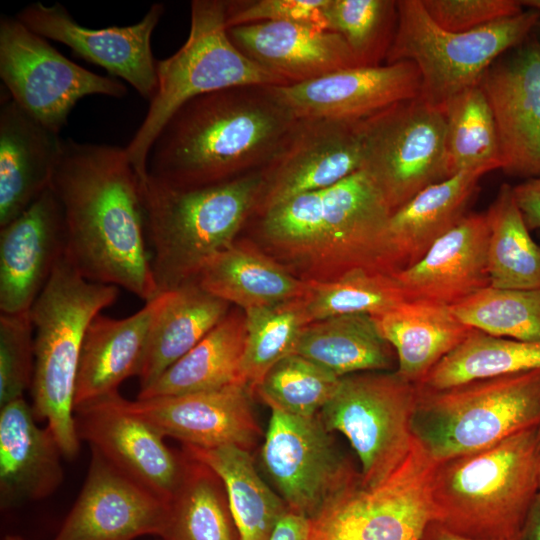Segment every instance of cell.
<instances>
[{
    "instance_id": "cell-1",
    "label": "cell",
    "mask_w": 540,
    "mask_h": 540,
    "mask_svg": "<svg viewBox=\"0 0 540 540\" xmlns=\"http://www.w3.org/2000/svg\"><path fill=\"white\" fill-rule=\"evenodd\" d=\"M50 187L63 208L65 254L81 275L156 298L140 179L125 148L64 139Z\"/></svg>"
},
{
    "instance_id": "cell-2",
    "label": "cell",
    "mask_w": 540,
    "mask_h": 540,
    "mask_svg": "<svg viewBox=\"0 0 540 540\" xmlns=\"http://www.w3.org/2000/svg\"><path fill=\"white\" fill-rule=\"evenodd\" d=\"M296 120L273 86L200 95L183 104L161 129L148 155L147 176L192 189L261 170Z\"/></svg>"
},
{
    "instance_id": "cell-3",
    "label": "cell",
    "mask_w": 540,
    "mask_h": 540,
    "mask_svg": "<svg viewBox=\"0 0 540 540\" xmlns=\"http://www.w3.org/2000/svg\"><path fill=\"white\" fill-rule=\"evenodd\" d=\"M391 211L363 171L287 199L258 215L262 239L303 280L331 281L356 270L392 274ZM393 275V274H392Z\"/></svg>"
},
{
    "instance_id": "cell-4",
    "label": "cell",
    "mask_w": 540,
    "mask_h": 540,
    "mask_svg": "<svg viewBox=\"0 0 540 540\" xmlns=\"http://www.w3.org/2000/svg\"><path fill=\"white\" fill-rule=\"evenodd\" d=\"M539 426L434 462L428 488L431 522L470 538L522 540L540 492Z\"/></svg>"
},
{
    "instance_id": "cell-5",
    "label": "cell",
    "mask_w": 540,
    "mask_h": 540,
    "mask_svg": "<svg viewBox=\"0 0 540 540\" xmlns=\"http://www.w3.org/2000/svg\"><path fill=\"white\" fill-rule=\"evenodd\" d=\"M262 184L261 170L192 189L149 176L140 182L158 294L195 281L210 258L236 241L254 213Z\"/></svg>"
},
{
    "instance_id": "cell-6",
    "label": "cell",
    "mask_w": 540,
    "mask_h": 540,
    "mask_svg": "<svg viewBox=\"0 0 540 540\" xmlns=\"http://www.w3.org/2000/svg\"><path fill=\"white\" fill-rule=\"evenodd\" d=\"M118 292L117 286L85 279L64 253L29 311L35 330L33 413L47 421L66 458H75L80 448L74 394L83 339Z\"/></svg>"
},
{
    "instance_id": "cell-7",
    "label": "cell",
    "mask_w": 540,
    "mask_h": 540,
    "mask_svg": "<svg viewBox=\"0 0 540 540\" xmlns=\"http://www.w3.org/2000/svg\"><path fill=\"white\" fill-rule=\"evenodd\" d=\"M189 35L173 55L158 60L157 90L147 114L125 148L140 182L147 177L151 147L170 117L189 100L241 86L288 85L242 53L230 40L226 0H193Z\"/></svg>"
},
{
    "instance_id": "cell-8",
    "label": "cell",
    "mask_w": 540,
    "mask_h": 540,
    "mask_svg": "<svg viewBox=\"0 0 540 540\" xmlns=\"http://www.w3.org/2000/svg\"><path fill=\"white\" fill-rule=\"evenodd\" d=\"M418 387L412 433L435 462L540 425V369L443 390Z\"/></svg>"
},
{
    "instance_id": "cell-9",
    "label": "cell",
    "mask_w": 540,
    "mask_h": 540,
    "mask_svg": "<svg viewBox=\"0 0 540 540\" xmlns=\"http://www.w3.org/2000/svg\"><path fill=\"white\" fill-rule=\"evenodd\" d=\"M534 9L468 32L439 27L421 0L397 1V25L385 64L413 63L421 77L420 97L443 108L454 96L479 85L487 69L537 28Z\"/></svg>"
},
{
    "instance_id": "cell-10",
    "label": "cell",
    "mask_w": 540,
    "mask_h": 540,
    "mask_svg": "<svg viewBox=\"0 0 540 540\" xmlns=\"http://www.w3.org/2000/svg\"><path fill=\"white\" fill-rule=\"evenodd\" d=\"M418 392L396 370L354 373L341 377L319 412L326 429L343 434L356 452L363 487L379 485L408 457Z\"/></svg>"
},
{
    "instance_id": "cell-11",
    "label": "cell",
    "mask_w": 540,
    "mask_h": 540,
    "mask_svg": "<svg viewBox=\"0 0 540 540\" xmlns=\"http://www.w3.org/2000/svg\"><path fill=\"white\" fill-rule=\"evenodd\" d=\"M443 109L420 95L363 121V170L391 213L446 179Z\"/></svg>"
},
{
    "instance_id": "cell-12",
    "label": "cell",
    "mask_w": 540,
    "mask_h": 540,
    "mask_svg": "<svg viewBox=\"0 0 540 540\" xmlns=\"http://www.w3.org/2000/svg\"><path fill=\"white\" fill-rule=\"evenodd\" d=\"M0 78L11 98L45 127L60 134L83 97L122 98L127 87L62 55L16 17L0 18Z\"/></svg>"
},
{
    "instance_id": "cell-13",
    "label": "cell",
    "mask_w": 540,
    "mask_h": 540,
    "mask_svg": "<svg viewBox=\"0 0 540 540\" xmlns=\"http://www.w3.org/2000/svg\"><path fill=\"white\" fill-rule=\"evenodd\" d=\"M434 460L414 438L403 464L371 488L346 490L310 521L306 540H421L432 521L429 481Z\"/></svg>"
},
{
    "instance_id": "cell-14",
    "label": "cell",
    "mask_w": 540,
    "mask_h": 540,
    "mask_svg": "<svg viewBox=\"0 0 540 540\" xmlns=\"http://www.w3.org/2000/svg\"><path fill=\"white\" fill-rule=\"evenodd\" d=\"M269 407L263 465L289 511L312 521L360 482V472L341 453L319 414L304 417Z\"/></svg>"
},
{
    "instance_id": "cell-15",
    "label": "cell",
    "mask_w": 540,
    "mask_h": 540,
    "mask_svg": "<svg viewBox=\"0 0 540 540\" xmlns=\"http://www.w3.org/2000/svg\"><path fill=\"white\" fill-rule=\"evenodd\" d=\"M364 120L297 119L280 150L261 169L263 184L253 214L359 171Z\"/></svg>"
},
{
    "instance_id": "cell-16",
    "label": "cell",
    "mask_w": 540,
    "mask_h": 540,
    "mask_svg": "<svg viewBox=\"0 0 540 540\" xmlns=\"http://www.w3.org/2000/svg\"><path fill=\"white\" fill-rule=\"evenodd\" d=\"M77 435L112 465L168 503L183 480L188 456L113 393L74 410Z\"/></svg>"
},
{
    "instance_id": "cell-17",
    "label": "cell",
    "mask_w": 540,
    "mask_h": 540,
    "mask_svg": "<svg viewBox=\"0 0 540 540\" xmlns=\"http://www.w3.org/2000/svg\"><path fill=\"white\" fill-rule=\"evenodd\" d=\"M164 11L162 3H154L133 25L94 29L80 25L62 4L38 1L21 9L16 18L34 33L64 44L104 68L111 77L125 80L150 102L157 90L151 38Z\"/></svg>"
},
{
    "instance_id": "cell-18",
    "label": "cell",
    "mask_w": 540,
    "mask_h": 540,
    "mask_svg": "<svg viewBox=\"0 0 540 540\" xmlns=\"http://www.w3.org/2000/svg\"><path fill=\"white\" fill-rule=\"evenodd\" d=\"M479 85L491 106L500 169L526 180L540 178V39L534 32L498 58Z\"/></svg>"
},
{
    "instance_id": "cell-19",
    "label": "cell",
    "mask_w": 540,
    "mask_h": 540,
    "mask_svg": "<svg viewBox=\"0 0 540 540\" xmlns=\"http://www.w3.org/2000/svg\"><path fill=\"white\" fill-rule=\"evenodd\" d=\"M296 119L359 121L421 92L411 62L341 69L303 83L273 86Z\"/></svg>"
},
{
    "instance_id": "cell-20",
    "label": "cell",
    "mask_w": 540,
    "mask_h": 540,
    "mask_svg": "<svg viewBox=\"0 0 540 540\" xmlns=\"http://www.w3.org/2000/svg\"><path fill=\"white\" fill-rule=\"evenodd\" d=\"M83 488L54 540H133L160 535L167 503L91 448Z\"/></svg>"
},
{
    "instance_id": "cell-21",
    "label": "cell",
    "mask_w": 540,
    "mask_h": 540,
    "mask_svg": "<svg viewBox=\"0 0 540 540\" xmlns=\"http://www.w3.org/2000/svg\"><path fill=\"white\" fill-rule=\"evenodd\" d=\"M250 388L241 382L219 389L129 401L128 410L164 437L186 446L235 445L250 451L261 436L251 407Z\"/></svg>"
},
{
    "instance_id": "cell-22",
    "label": "cell",
    "mask_w": 540,
    "mask_h": 540,
    "mask_svg": "<svg viewBox=\"0 0 540 540\" xmlns=\"http://www.w3.org/2000/svg\"><path fill=\"white\" fill-rule=\"evenodd\" d=\"M66 250L63 208L51 187L0 227V311L28 312Z\"/></svg>"
},
{
    "instance_id": "cell-23",
    "label": "cell",
    "mask_w": 540,
    "mask_h": 540,
    "mask_svg": "<svg viewBox=\"0 0 540 540\" xmlns=\"http://www.w3.org/2000/svg\"><path fill=\"white\" fill-rule=\"evenodd\" d=\"M486 214H466L415 265L394 275L406 300L453 306L490 286Z\"/></svg>"
},
{
    "instance_id": "cell-24",
    "label": "cell",
    "mask_w": 540,
    "mask_h": 540,
    "mask_svg": "<svg viewBox=\"0 0 540 540\" xmlns=\"http://www.w3.org/2000/svg\"><path fill=\"white\" fill-rule=\"evenodd\" d=\"M233 44L288 85L358 66L338 33L296 22H262L228 28Z\"/></svg>"
},
{
    "instance_id": "cell-25",
    "label": "cell",
    "mask_w": 540,
    "mask_h": 540,
    "mask_svg": "<svg viewBox=\"0 0 540 540\" xmlns=\"http://www.w3.org/2000/svg\"><path fill=\"white\" fill-rule=\"evenodd\" d=\"M63 140L10 95L0 106V227L21 215L47 188Z\"/></svg>"
},
{
    "instance_id": "cell-26",
    "label": "cell",
    "mask_w": 540,
    "mask_h": 540,
    "mask_svg": "<svg viewBox=\"0 0 540 540\" xmlns=\"http://www.w3.org/2000/svg\"><path fill=\"white\" fill-rule=\"evenodd\" d=\"M167 292L145 302L134 314L114 319L98 314L86 330L78 364L74 410L118 392L119 385L138 376L154 320Z\"/></svg>"
},
{
    "instance_id": "cell-27",
    "label": "cell",
    "mask_w": 540,
    "mask_h": 540,
    "mask_svg": "<svg viewBox=\"0 0 540 540\" xmlns=\"http://www.w3.org/2000/svg\"><path fill=\"white\" fill-rule=\"evenodd\" d=\"M23 397L0 411V502L2 508L52 494L63 479L60 447L48 427L35 423Z\"/></svg>"
},
{
    "instance_id": "cell-28",
    "label": "cell",
    "mask_w": 540,
    "mask_h": 540,
    "mask_svg": "<svg viewBox=\"0 0 540 540\" xmlns=\"http://www.w3.org/2000/svg\"><path fill=\"white\" fill-rule=\"evenodd\" d=\"M490 171L466 170L431 184L391 214L387 239L392 274L418 263L461 221L481 177Z\"/></svg>"
},
{
    "instance_id": "cell-29",
    "label": "cell",
    "mask_w": 540,
    "mask_h": 540,
    "mask_svg": "<svg viewBox=\"0 0 540 540\" xmlns=\"http://www.w3.org/2000/svg\"><path fill=\"white\" fill-rule=\"evenodd\" d=\"M372 318L396 354V372L418 386L473 330L450 306L425 300L405 299Z\"/></svg>"
},
{
    "instance_id": "cell-30",
    "label": "cell",
    "mask_w": 540,
    "mask_h": 540,
    "mask_svg": "<svg viewBox=\"0 0 540 540\" xmlns=\"http://www.w3.org/2000/svg\"><path fill=\"white\" fill-rule=\"evenodd\" d=\"M208 293L244 311L299 299L307 283L275 258L235 241L203 266L196 278Z\"/></svg>"
},
{
    "instance_id": "cell-31",
    "label": "cell",
    "mask_w": 540,
    "mask_h": 540,
    "mask_svg": "<svg viewBox=\"0 0 540 540\" xmlns=\"http://www.w3.org/2000/svg\"><path fill=\"white\" fill-rule=\"evenodd\" d=\"M229 303L197 281L167 291L149 335L138 374L140 390L195 347L227 314Z\"/></svg>"
},
{
    "instance_id": "cell-32",
    "label": "cell",
    "mask_w": 540,
    "mask_h": 540,
    "mask_svg": "<svg viewBox=\"0 0 540 540\" xmlns=\"http://www.w3.org/2000/svg\"><path fill=\"white\" fill-rule=\"evenodd\" d=\"M245 315L228 314L188 353L164 371L137 399L219 389L241 382Z\"/></svg>"
},
{
    "instance_id": "cell-33",
    "label": "cell",
    "mask_w": 540,
    "mask_h": 540,
    "mask_svg": "<svg viewBox=\"0 0 540 540\" xmlns=\"http://www.w3.org/2000/svg\"><path fill=\"white\" fill-rule=\"evenodd\" d=\"M294 353L340 378L359 372L391 371L397 361L372 316L364 313L338 315L307 324Z\"/></svg>"
},
{
    "instance_id": "cell-34",
    "label": "cell",
    "mask_w": 540,
    "mask_h": 540,
    "mask_svg": "<svg viewBox=\"0 0 540 540\" xmlns=\"http://www.w3.org/2000/svg\"><path fill=\"white\" fill-rule=\"evenodd\" d=\"M183 452L209 467L223 482L240 540H271L289 509L261 479L250 451L235 445H183Z\"/></svg>"
},
{
    "instance_id": "cell-35",
    "label": "cell",
    "mask_w": 540,
    "mask_h": 540,
    "mask_svg": "<svg viewBox=\"0 0 540 540\" xmlns=\"http://www.w3.org/2000/svg\"><path fill=\"white\" fill-rule=\"evenodd\" d=\"M160 533L162 540H240L221 479L190 458Z\"/></svg>"
},
{
    "instance_id": "cell-36",
    "label": "cell",
    "mask_w": 540,
    "mask_h": 540,
    "mask_svg": "<svg viewBox=\"0 0 540 540\" xmlns=\"http://www.w3.org/2000/svg\"><path fill=\"white\" fill-rule=\"evenodd\" d=\"M489 226L487 264L490 286L540 289V245L532 238L513 187L502 184L485 213Z\"/></svg>"
},
{
    "instance_id": "cell-37",
    "label": "cell",
    "mask_w": 540,
    "mask_h": 540,
    "mask_svg": "<svg viewBox=\"0 0 540 540\" xmlns=\"http://www.w3.org/2000/svg\"><path fill=\"white\" fill-rule=\"evenodd\" d=\"M540 369V342L495 337L473 329L420 387L443 390L475 380Z\"/></svg>"
},
{
    "instance_id": "cell-38",
    "label": "cell",
    "mask_w": 540,
    "mask_h": 540,
    "mask_svg": "<svg viewBox=\"0 0 540 540\" xmlns=\"http://www.w3.org/2000/svg\"><path fill=\"white\" fill-rule=\"evenodd\" d=\"M446 178L459 172L500 169V150L491 106L480 85L451 98L444 106Z\"/></svg>"
},
{
    "instance_id": "cell-39",
    "label": "cell",
    "mask_w": 540,
    "mask_h": 540,
    "mask_svg": "<svg viewBox=\"0 0 540 540\" xmlns=\"http://www.w3.org/2000/svg\"><path fill=\"white\" fill-rule=\"evenodd\" d=\"M244 312L246 339L241 381L253 392L277 362L294 353L308 321L303 297Z\"/></svg>"
},
{
    "instance_id": "cell-40",
    "label": "cell",
    "mask_w": 540,
    "mask_h": 540,
    "mask_svg": "<svg viewBox=\"0 0 540 540\" xmlns=\"http://www.w3.org/2000/svg\"><path fill=\"white\" fill-rule=\"evenodd\" d=\"M305 281L308 324L344 314L373 316L405 300L394 275L380 271L356 270L331 281Z\"/></svg>"
},
{
    "instance_id": "cell-41",
    "label": "cell",
    "mask_w": 540,
    "mask_h": 540,
    "mask_svg": "<svg viewBox=\"0 0 540 540\" xmlns=\"http://www.w3.org/2000/svg\"><path fill=\"white\" fill-rule=\"evenodd\" d=\"M450 307L473 329L495 337L540 342V289L488 286Z\"/></svg>"
},
{
    "instance_id": "cell-42",
    "label": "cell",
    "mask_w": 540,
    "mask_h": 540,
    "mask_svg": "<svg viewBox=\"0 0 540 540\" xmlns=\"http://www.w3.org/2000/svg\"><path fill=\"white\" fill-rule=\"evenodd\" d=\"M324 18L328 30L345 40L358 66H379L396 31L397 1L327 0Z\"/></svg>"
},
{
    "instance_id": "cell-43",
    "label": "cell",
    "mask_w": 540,
    "mask_h": 540,
    "mask_svg": "<svg viewBox=\"0 0 540 540\" xmlns=\"http://www.w3.org/2000/svg\"><path fill=\"white\" fill-rule=\"evenodd\" d=\"M340 379L315 362L293 353L277 362L255 391L268 406L311 417L318 415L331 400Z\"/></svg>"
},
{
    "instance_id": "cell-44",
    "label": "cell",
    "mask_w": 540,
    "mask_h": 540,
    "mask_svg": "<svg viewBox=\"0 0 540 540\" xmlns=\"http://www.w3.org/2000/svg\"><path fill=\"white\" fill-rule=\"evenodd\" d=\"M30 311V310H29ZM0 315V406L23 397L34 373L30 313Z\"/></svg>"
},
{
    "instance_id": "cell-45",
    "label": "cell",
    "mask_w": 540,
    "mask_h": 540,
    "mask_svg": "<svg viewBox=\"0 0 540 540\" xmlns=\"http://www.w3.org/2000/svg\"><path fill=\"white\" fill-rule=\"evenodd\" d=\"M327 0H226L227 28L262 23L296 22L328 30Z\"/></svg>"
},
{
    "instance_id": "cell-46",
    "label": "cell",
    "mask_w": 540,
    "mask_h": 540,
    "mask_svg": "<svg viewBox=\"0 0 540 540\" xmlns=\"http://www.w3.org/2000/svg\"><path fill=\"white\" fill-rule=\"evenodd\" d=\"M430 18L442 29L468 32L521 13L515 0H421Z\"/></svg>"
},
{
    "instance_id": "cell-47",
    "label": "cell",
    "mask_w": 540,
    "mask_h": 540,
    "mask_svg": "<svg viewBox=\"0 0 540 540\" xmlns=\"http://www.w3.org/2000/svg\"><path fill=\"white\" fill-rule=\"evenodd\" d=\"M516 203L530 231H540V178L513 186Z\"/></svg>"
},
{
    "instance_id": "cell-48",
    "label": "cell",
    "mask_w": 540,
    "mask_h": 540,
    "mask_svg": "<svg viewBox=\"0 0 540 540\" xmlns=\"http://www.w3.org/2000/svg\"><path fill=\"white\" fill-rule=\"evenodd\" d=\"M310 520L288 511L277 524L271 540H306Z\"/></svg>"
},
{
    "instance_id": "cell-49",
    "label": "cell",
    "mask_w": 540,
    "mask_h": 540,
    "mask_svg": "<svg viewBox=\"0 0 540 540\" xmlns=\"http://www.w3.org/2000/svg\"><path fill=\"white\" fill-rule=\"evenodd\" d=\"M522 540H540V492L530 509Z\"/></svg>"
},
{
    "instance_id": "cell-50",
    "label": "cell",
    "mask_w": 540,
    "mask_h": 540,
    "mask_svg": "<svg viewBox=\"0 0 540 540\" xmlns=\"http://www.w3.org/2000/svg\"><path fill=\"white\" fill-rule=\"evenodd\" d=\"M421 540H482L458 535L442 527L441 525L430 522L422 536Z\"/></svg>"
},
{
    "instance_id": "cell-51",
    "label": "cell",
    "mask_w": 540,
    "mask_h": 540,
    "mask_svg": "<svg viewBox=\"0 0 540 540\" xmlns=\"http://www.w3.org/2000/svg\"><path fill=\"white\" fill-rule=\"evenodd\" d=\"M519 3L523 7H527L528 9H534L540 12V0H521L519 1Z\"/></svg>"
},
{
    "instance_id": "cell-52",
    "label": "cell",
    "mask_w": 540,
    "mask_h": 540,
    "mask_svg": "<svg viewBox=\"0 0 540 540\" xmlns=\"http://www.w3.org/2000/svg\"><path fill=\"white\" fill-rule=\"evenodd\" d=\"M4 540H25V539L17 535H8L5 537Z\"/></svg>"
},
{
    "instance_id": "cell-53",
    "label": "cell",
    "mask_w": 540,
    "mask_h": 540,
    "mask_svg": "<svg viewBox=\"0 0 540 540\" xmlns=\"http://www.w3.org/2000/svg\"><path fill=\"white\" fill-rule=\"evenodd\" d=\"M538 451H539V462H540V426L538 429Z\"/></svg>"
},
{
    "instance_id": "cell-54",
    "label": "cell",
    "mask_w": 540,
    "mask_h": 540,
    "mask_svg": "<svg viewBox=\"0 0 540 540\" xmlns=\"http://www.w3.org/2000/svg\"><path fill=\"white\" fill-rule=\"evenodd\" d=\"M539 25H540V23H539ZM538 37H539V39H540V36H539V35H538Z\"/></svg>"
}]
</instances>
